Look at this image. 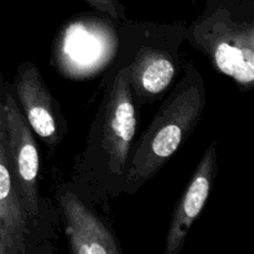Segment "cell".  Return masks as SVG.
Returning <instances> with one entry per match:
<instances>
[{
	"instance_id": "1",
	"label": "cell",
	"mask_w": 254,
	"mask_h": 254,
	"mask_svg": "<svg viewBox=\"0 0 254 254\" xmlns=\"http://www.w3.org/2000/svg\"><path fill=\"white\" fill-rule=\"evenodd\" d=\"M101 91L103 93L84 149L74 161L68 181L88 205L106 208L112 200L123 195L139 109L124 67L107 69Z\"/></svg>"
},
{
	"instance_id": "2",
	"label": "cell",
	"mask_w": 254,
	"mask_h": 254,
	"mask_svg": "<svg viewBox=\"0 0 254 254\" xmlns=\"http://www.w3.org/2000/svg\"><path fill=\"white\" fill-rule=\"evenodd\" d=\"M148 128L133 144L123 193L135 195L158 175L195 131L207 104L203 76L192 60L183 64L180 79L163 97Z\"/></svg>"
},
{
	"instance_id": "3",
	"label": "cell",
	"mask_w": 254,
	"mask_h": 254,
	"mask_svg": "<svg viewBox=\"0 0 254 254\" xmlns=\"http://www.w3.org/2000/svg\"><path fill=\"white\" fill-rule=\"evenodd\" d=\"M118 47L112 69L128 72L134 103L140 109L163 98L183 71L180 49L186 41L185 21H117Z\"/></svg>"
},
{
	"instance_id": "4",
	"label": "cell",
	"mask_w": 254,
	"mask_h": 254,
	"mask_svg": "<svg viewBox=\"0 0 254 254\" xmlns=\"http://www.w3.org/2000/svg\"><path fill=\"white\" fill-rule=\"evenodd\" d=\"M186 41L242 93L254 86V0H206Z\"/></svg>"
},
{
	"instance_id": "5",
	"label": "cell",
	"mask_w": 254,
	"mask_h": 254,
	"mask_svg": "<svg viewBox=\"0 0 254 254\" xmlns=\"http://www.w3.org/2000/svg\"><path fill=\"white\" fill-rule=\"evenodd\" d=\"M4 111L12 178L22 208L47 253L56 251L61 217L57 205L40 193V155L35 134L15 98L12 84L5 81Z\"/></svg>"
},
{
	"instance_id": "6",
	"label": "cell",
	"mask_w": 254,
	"mask_h": 254,
	"mask_svg": "<svg viewBox=\"0 0 254 254\" xmlns=\"http://www.w3.org/2000/svg\"><path fill=\"white\" fill-rule=\"evenodd\" d=\"M67 27L57 35L52 47V62L55 69L66 76L73 66L69 78H84L103 68V64L113 61L109 54H117V47H106V35L116 29L117 21L107 15L82 14L71 20Z\"/></svg>"
},
{
	"instance_id": "7",
	"label": "cell",
	"mask_w": 254,
	"mask_h": 254,
	"mask_svg": "<svg viewBox=\"0 0 254 254\" xmlns=\"http://www.w3.org/2000/svg\"><path fill=\"white\" fill-rule=\"evenodd\" d=\"M5 79L0 71V254L47 253L22 208L12 178L4 111Z\"/></svg>"
},
{
	"instance_id": "8",
	"label": "cell",
	"mask_w": 254,
	"mask_h": 254,
	"mask_svg": "<svg viewBox=\"0 0 254 254\" xmlns=\"http://www.w3.org/2000/svg\"><path fill=\"white\" fill-rule=\"evenodd\" d=\"M12 89L32 133L54 155L67 135V119L34 62L25 61L16 67Z\"/></svg>"
},
{
	"instance_id": "9",
	"label": "cell",
	"mask_w": 254,
	"mask_h": 254,
	"mask_svg": "<svg viewBox=\"0 0 254 254\" xmlns=\"http://www.w3.org/2000/svg\"><path fill=\"white\" fill-rule=\"evenodd\" d=\"M57 207L72 254H122L121 242L112 228L79 197L69 181L55 191Z\"/></svg>"
},
{
	"instance_id": "10",
	"label": "cell",
	"mask_w": 254,
	"mask_h": 254,
	"mask_svg": "<svg viewBox=\"0 0 254 254\" xmlns=\"http://www.w3.org/2000/svg\"><path fill=\"white\" fill-rule=\"evenodd\" d=\"M217 141H211L201 156L183 196L171 215L165 237V254H179L185 246V240L198 216L205 208L215 179L217 176Z\"/></svg>"
},
{
	"instance_id": "11",
	"label": "cell",
	"mask_w": 254,
	"mask_h": 254,
	"mask_svg": "<svg viewBox=\"0 0 254 254\" xmlns=\"http://www.w3.org/2000/svg\"><path fill=\"white\" fill-rule=\"evenodd\" d=\"M94 11L107 15L116 21L127 19L126 6L119 0H84Z\"/></svg>"
},
{
	"instance_id": "12",
	"label": "cell",
	"mask_w": 254,
	"mask_h": 254,
	"mask_svg": "<svg viewBox=\"0 0 254 254\" xmlns=\"http://www.w3.org/2000/svg\"><path fill=\"white\" fill-rule=\"evenodd\" d=\"M190 1H192V2H195V1H197V0H190Z\"/></svg>"
}]
</instances>
